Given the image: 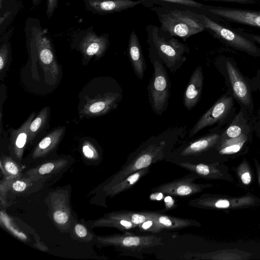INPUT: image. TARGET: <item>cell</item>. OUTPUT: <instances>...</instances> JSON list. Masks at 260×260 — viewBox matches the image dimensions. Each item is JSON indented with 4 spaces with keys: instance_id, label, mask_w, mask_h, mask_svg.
I'll return each mask as SVG.
<instances>
[{
    "instance_id": "obj_1",
    "label": "cell",
    "mask_w": 260,
    "mask_h": 260,
    "mask_svg": "<svg viewBox=\"0 0 260 260\" xmlns=\"http://www.w3.org/2000/svg\"><path fill=\"white\" fill-rule=\"evenodd\" d=\"M180 133L178 128H169L144 142L129 156L125 165L113 177L105 189L107 191L132 174L163 159L178 140Z\"/></svg>"
},
{
    "instance_id": "obj_2",
    "label": "cell",
    "mask_w": 260,
    "mask_h": 260,
    "mask_svg": "<svg viewBox=\"0 0 260 260\" xmlns=\"http://www.w3.org/2000/svg\"><path fill=\"white\" fill-rule=\"evenodd\" d=\"M182 6L161 3L149 9L156 14L162 29L185 42L191 36L206 30V27L202 14Z\"/></svg>"
},
{
    "instance_id": "obj_3",
    "label": "cell",
    "mask_w": 260,
    "mask_h": 260,
    "mask_svg": "<svg viewBox=\"0 0 260 260\" xmlns=\"http://www.w3.org/2000/svg\"><path fill=\"white\" fill-rule=\"evenodd\" d=\"M94 91L87 87L81 92L79 114L82 117L105 115L116 109L123 98L119 84L111 77L95 79Z\"/></svg>"
},
{
    "instance_id": "obj_4",
    "label": "cell",
    "mask_w": 260,
    "mask_h": 260,
    "mask_svg": "<svg viewBox=\"0 0 260 260\" xmlns=\"http://www.w3.org/2000/svg\"><path fill=\"white\" fill-rule=\"evenodd\" d=\"M146 31L148 49L157 55L171 72H176L186 60V55L189 53L188 45L158 26L148 24Z\"/></svg>"
},
{
    "instance_id": "obj_5",
    "label": "cell",
    "mask_w": 260,
    "mask_h": 260,
    "mask_svg": "<svg viewBox=\"0 0 260 260\" xmlns=\"http://www.w3.org/2000/svg\"><path fill=\"white\" fill-rule=\"evenodd\" d=\"M215 66L224 79L227 92L240 109L253 117V91L248 78L242 73L235 61L229 57H218L215 61Z\"/></svg>"
},
{
    "instance_id": "obj_6",
    "label": "cell",
    "mask_w": 260,
    "mask_h": 260,
    "mask_svg": "<svg viewBox=\"0 0 260 260\" xmlns=\"http://www.w3.org/2000/svg\"><path fill=\"white\" fill-rule=\"evenodd\" d=\"M153 66L152 76L148 86V101L153 111L161 115L167 110L171 93V82L166 67L157 55L148 49Z\"/></svg>"
},
{
    "instance_id": "obj_7",
    "label": "cell",
    "mask_w": 260,
    "mask_h": 260,
    "mask_svg": "<svg viewBox=\"0 0 260 260\" xmlns=\"http://www.w3.org/2000/svg\"><path fill=\"white\" fill-rule=\"evenodd\" d=\"M206 30L215 38L232 48L254 57H260V47L244 31L221 23L202 14Z\"/></svg>"
},
{
    "instance_id": "obj_8",
    "label": "cell",
    "mask_w": 260,
    "mask_h": 260,
    "mask_svg": "<svg viewBox=\"0 0 260 260\" xmlns=\"http://www.w3.org/2000/svg\"><path fill=\"white\" fill-rule=\"evenodd\" d=\"M236 111L235 100L226 91L201 116L189 131V138L208 126L216 125L215 127L222 128L233 119Z\"/></svg>"
},
{
    "instance_id": "obj_9",
    "label": "cell",
    "mask_w": 260,
    "mask_h": 260,
    "mask_svg": "<svg viewBox=\"0 0 260 260\" xmlns=\"http://www.w3.org/2000/svg\"><path fill=\"white\" fill-rule=\"evenodd\" d=\"M213 19L260 28V10L204 5L202 9Z\"/></svg>"
},
{
    "instance_id": "obj_10",
    "label": "cell",
    "mask_w": 260,
    "mask_h": 260,
    "mask_svg": "<svg viewBox=\"0 0 260 260\" xmlns=\"http://www.w3.org/2000/svg\"><path fill=\"white\" fill-rule=\"evenodd\" d=\"M32 41L46 82L50 85L54 84L59 76V68L49 40L41 29L37 28L32 32Z\"/></svg>"
},
{
    "instance_id": "obj_11",
    "label": "cell",
    "mask_w": 260,
    "mask_h": 260,
    "mask_svg": "<svg viewBox=\"0 0 260 260\" xmlns=\"http://www.w3.org/2000/svg\"><path fill=\"white\" fill-rule=\"evenodd\" d=\"M98 240L103 245L114 246L132 252H139L144 249L164 244L161 237L153 235H136L127 232L99 237Z\"/></svg>"
},
{
    "instance_id": "obj_12",
    "label": "cell",
    "mask_w": 260,
    "mask_h": 260,
    "mask_svg": "<svg viewBox=\"0 0 260 260\" xmlns=\"http://www.w3.org/2000/svg\"><path fill=\"white\" fill-rule=\"evenodd\" d=\"M87 10L100 15L121 12L142 4L139 0H83Z\"/></svg>"
},
{
    "instance_id": "obj_13",
    "label": "cell",
    "mask_w": 260,
    "mask_h": 260,
    "mask_svg": "<svg viewBox=\"0 0 260 260\" xmlns=\"http://www.w3.org/2000/svg\"><path fill=\"white\" fill-rule=\"evenodd\" d=\"M195 177H185L160 185L153 190L156 192L179 196H189L200 191L202 186L194 182Z\"/></svg>"
},
{
    "instance_id": "obj_14",
    "label": "cell",
    "mask_w": 260,
    "mask_h": 260,
    "mask_svg": "<svg viewBox=\"0 0 260 260\" xmlns=\"http://www.w3.org/2000/svg\"><path fill=\"white\" fill-rule=\"evenodd\" d=\"M109 42L108 34L99 36L94 32H89L82 39L79 47L84 57L99 58L106 52Z\"/></svg>"
},
{
    "instance_id": "obj_15",
    "label": "cell",
    "mask_w": 260,
    "mask_h": 260,
    "mask_svg": "<svg viewBox=\"0 0 260 260\" xmlns=\"http://www.w3.org/2000/svg\"><path fill=\"white\" fill-rule=\"evenodd\" d=\"M254 118L240 108L231 121L223 128L221 137L235 138L254 131Z\"/></svg>"
},
{
    "instance_id": "obj_16",
    "label": "cell",
    "mask_w": 260,
    "mask_h": 260,
    "mask_svg": "<svg viewBox=\"0 0 260 260\" xmlns=\"http://www.w3.org/2000/svg\"><path fill=\"white\" fill-rule=\"evenodd\" d=\"M203 85L202 68L198 66L193 71L183 94V105L187 110L190 111L200 101Z\"/></svg>"
},
{
    "instance_id": "obj_17",
    "label": "cell",
    "mask_w": 260,
    "mask_h": 260,
    "mask_svg": "<svg viewBox=\"0 0 260 260\" xmlns=\"http://www.w3.org/2000/svg\"><path fill=\"white\" fill-rule=\"evenodd\" d=\"M127 51L136 76L139 79L142 80L144 76L147 66L140 42L135 30H132L129 35Z\"/></svg>"
},
{
    "instance_id": "obj_18",
    "label": "cell",
    "mask_w": 260,
    "mask_h": 260,
    "mask_svg": "<svg viewBox=\"0 0 260 260\" xmlns=\"http://www.w3.org/2000/svg\"><path fill=\"white\" fill-rule=\"evenodd\" d=\"M223 128L215 127L209 133L191 143L181 152L183 156L198 154L211 148L217 144Z\"/></svg>"
},
{
    "instance_id": "obj_19",
    "label": "cell",
    "mask_w": 260,
    "mask_h": 260,
    "mask_svg": "<svg viewBox=\"0 0 260 260\" xmlns=\"http://www.w3.org/2000/svg\"><path fill=\"white\" fill-rule=\"evenodd\" d=\"M35 115V113H32L20 127L12 129L11 132L10 149L18 159L21 158L26 144L29 141V127Z\"/></svg>"
},
{
    "instance_id": "obj_20",
    "label": "cell",
    "mask_w": 260,
    "mask_h": 260,
    "mask_svg": "<svg viewBox=\"0 0 260 260\" xmlns=\"http://www.w3.org/2000/svg\"><path fill=\"white\" fill-rule=\"evenodd\" d=\"M254 131L244 133L235 138H223L220 137L215 146L220 154L230 155L240 152L252 140Z\"/></svg>"
},
{
    "instance_id": "obj_21",
    "label": "cell",
    "mask_w": 260,
    "mask_h": 260,
    "mask_svg": "<svg viewBox=\"0 0 260 260\" xmlns=\"http://www.w3.org/2000/svg\"><path fill=\"white\" fill-rule=\"evenodd\" d=\"M65 129L64 126L59 127L44 138L36 147L32 154L33 157H42L52 150L58 144Z\"/></svg>"
},
{
    "instance_id": "obj_22",
    "label": "cell",
    "mask_w": 260,
    "mask_h": 260,
    "mask_svg": "<svg viewBox=\"0 0 260 260\" xmlns=\"http://www.w3.org/2000/svg\"><path fill=\"white\" fill-rule=\"evenodd\" d=\"M151 219L160 230L162 229H181L195 225V221L193 220L179 218L155 212H151Z\"/></svg>"
},
{
    "instance_id": "obj_23",
    "label": "cell",
    "mask_w": 260,
    "mask_h": 260,
    "mask_svg": "<svg viewBox=\"0 0 260 260\" xmlns=\"http://www.w3.org/2000/svg\"><path fill=\"white\" fill-rule=\"evenodd\" d=\"M148 171V167H147L135 172L109 189L108 194L114 196L129 189Z\"/></svg>"
},
{
    "instance_id": "obj_24",
    "label": "cell",
    "mask_w": 260,
    "mask_h": 260,
    "mask_svg": "<svg viewBox=\"0 0 260 260\" xmlns=\"http://www.w3.org/2000/svg\"><path fill=\"white\" fill-rule=\"evenodd\" d=\"M108 215L130 221L138 226L151 219V217L150 212L119 211L109 213Z\"/></svg>"
},
{
    "instance_id": "obj_25",
    "label": "cell",
    "mask_w": 260,
    "mask_h": 260,
    "mask_svg": "<svg viewBox=\"0 0 260 260\" xmlns=\"http://www.w3.org/2000/svg\"><path fill=\"white\" fill-rule=\"evenodd\" d=\"M49 110L47 107L43 108L30 123L29 127V141H32L44 127L47 120Z\"/></svg>"
},
{
    "instance_id": "obj_26",
    "label": "cell",
    "mask_w": 260,
    "mask_h": 260,
    "mask_svg": "<svg viewBox=\"0 0 260 260\" xmlns=\"http://www.w3.org/2000/svg\"><path fill=\"white\" fill-rule=\"evenodd\" d=\"M95 224L98 226H112L122 230H129L138 226L130 221L112 217L108 215L98 220Z\"/></svg>"
},
{
    "instance_id": "obj_27",
    "label": "cell",
    "mask_w": 260,
    "mask_h": 260,
    "mask_svg": "<svg viewBox=\"0 0 260 260\" xmlns=\"http://www.w3.org/2000/svg\"><path fill=\"white\" fill-rule=\"evenodd\" d=\"M54 207L53 218L55 222L62 225L68 223L70 216L69 208L62 204L57 205L56 204Z\"/></svg>"
},
{
    "instance_id": "obj_28",
    "label": "cell",
    "mask_w": 260,
    "mask_h": 260,
    "mask_svg": "<svg viewBox=\"0 0 260 260\" xmlns=\"http://www.w3.org/2000/svg\"><path fill=\"white\" fill-rule=\"evenodd\" d=\"M66 162L64 160H59L47 162L41 165L35 171L41 175L48 174L56 169L61 167L66 163Z\"/></svg>"
},
{
    "instance_id": "obj_29",
    "label": "cell",
    "mask_w": 260,
    "mask_h": 260,
    "mask_svg": "<svg viewBox=\"0 0 260 260\" xmlns=\"http://www.w3.org/2000/svg\"><path fill=\"white\" fill-rule=\"evenodd\" d=\"M155 2L156 1L163 2L164 3L173 4L176 5H183L188 7H192L202 9L204 5L198 3L194 0H153Z\"/></svg>"
},
{
    "instance_id": "obj_30",
    "label": "cell",
    "mask_w": 260,
    "mask_h": 260,
    "mask_svg": "<svg viewBox=\"0 0 260 260\" xmlns=\"http://www.w3.org/2000/svg\"><path fill=\"white\" fill-rule=\"evenodd\" d=\"M10 55L9 49L6 43L2 45L0 50V71L1 75L7 67L9 56Z\"/></svg>"
},
{
    "instance_id": "obj_31",
    "label": "cell",
    "mask_w": 260,
    "mask_h": 260,
    "mask_svg": "<svg viewBox=\"0 0 260 260\" xmlns=\"http://www.w3.org/2000/svg\"><path fill=\"white\" fill-rule=\"evenodd\" d=\"M4 168L10 175L16 176L19 174L18 166L11 159L7 158L4 160Z\"/></svg>"
},
{
    "instance_id": "obj_32",
    "label": "cell",
    "mask_w": 260,
    "mask_h": 260,
    "mask_svg": "<svg viewBox=\"0 0 260 260\" xmlns=\"http://www.w3.org/2000/svg\"><path fill=\"white\" fill-rule=\"evenodd\" d=\"M82 152L84 156L92 159L97 156V152L93 146L88 141H85L82 146Z\"/></svg>"
},
{
    "instance_id": "obj_33",
    "label": "cell",
    "mask_w": 260,
    "mask_h": 260,
    "mask_svg": "<svg viewBox=\"0 0 260 260\" xmlns=\"http://www.w3.org/2000/svg\"><path fill=\"white\" fill-rule=\"evenodd\" d=\"M138 226L144 230L152 232H159L161 231L151 219L146 220Z\"/></svg>"
},
{
    "instance_id": "obj_34",
    "label": "cell",
    "mask_w": 260,
    "mask_h": 260,
    "mask_svg": "<svg viewBox=\"0 0 260 260\" xmlns=\"http://www.w3.org/2000/svg\"><path fill=\"white\" fill-rule=\"evenodd\" d=\"M253 92L260 91V70H258L255 76L252 79L248 78Z\"/></svg>"
},
{
    "instance_id": "obj_35",
    "label": "cell",
    "mask_w": 260,
    "mask_h": 260,
    "mask_svg": "<svg viewBox=\"0 0 260 260\" xmlns=\"http://www.w3.org/2000/svg\"><path fill=\"white\" fill-rule=\"evenodd\" d=\"M1 219L2 220H3L6 226L7 227V228H8L10 231L13 232L15 235L22 239H26V237L23 233L20 232L16 229H14L13 226L10 225V223L7 219L6 216H5V215H3L2 213H1Z\"/></svg>"
},
{
    "instance_id": "obj_36",
    "label": "cell",
    "mask_w": 260,
    "mask_h": 260,
    "mask_svg": "<svg viewBox=\"0 0 260 260\" xmlns=\"http://www.w3.org/2000/svg\"><path fill=\"white\" fill-rule=\"evenodd\" d=\"M202 1H210L216 2H222L226 3H237L242 5H256L258 3V0H202Z\"/></svg>"
},
{
    "instance_id": "obj_37",
    "label": "cell",
    "mask_w": 260,
    "mask_h": 260,
    "mask_svg": "<svg viewBox=\"0 0 260 260\" xmlns=\"http://www.w3.org/2000/svg\"><path fill=\"white\" fill-rule=\"evenodd\" d=\"M58 0H48L47 7V15L48 18L52 16L56 9Z\"/></svg>"
},
{
    "instance_id": "obj_38",
    "label": "cell",
    "mask_w": 260,
    "mask_h": 260,
    "mask_svg": "<svg viewBox=\"0 0 260 260\" xmlns=\"http://www.w3.org/2000/svg\"><path fill=\"white\" fill-rule=\"evenodd\" d=\"M75 231L76 235L80 238L85 237L87 234L86 229L81 224H77L76 225Z\"/></svg>"
},
{
    "instance_id": "obj_39",
    "label": "cell",
    "mask_w": 260,
    "mask_h": 260,
    "mask_svg": "<svg viewBox=\"0 0 260 260\" xmlns=\"http://www.w3.org/2000/svg\"><path fill=\"white\" fill-rule=\"evenodd\" d=\"M26 184L25 182L20 180L15 181L12 184V188L18 192L24 191L26 188Z\"/></svg>"
},
{
    "instance_id": "obj_40",
    "label": "cell",
    "mask_w": 260,
    "mask_h": 260,
    "mask_svg": "<svg viewBox=\"0 0 260 260\" xmlns=\"http://www.w3.org/2000/svg\"><path fill=\"white\" fill-rule=\"evenodd\" d=\"M215 206L218 208H226L230 206V203L227 200H219L215 203Z\"/></svg>"
},
{
    "instance_id": "obj_41",
    "label": "cell",
    "mask_w": 260,
    "mask_h": 260,
    "mask_svg": "<svg viewBox=\"0 0 260 260\" xmlns=\"http://www.w3.org/2000/svg\"><path fill=\"white\" fill-rule=\"evenodd\" d=\"M241 180L242 182L246 185L248 184L251 180V177L249 172H245L241 176Z\"/></svg>"
},
{
    "instance_id": "obj_42",
    "label": "cell",
    "mask_w": 260,
    "mask_h": 260,
    "mask_svg": "<svg viewBox=\"0 0 260 260\" xmlns=\"http://www.w3.org/2000/svg\"><path fill=\"white\" fill-rule=\"evenodd\" d=\"M141 2L142 5L148 9L154 7V4H156V2L153 0H139Z\"/></svg>"
},
{
    "instance_id": "obj_43",
    "label": "cell",
    "mask_w": 260,
    "mask_h": 260,
    "mask_svg": "<svg viewBox=\"0 0 260 260\" xmlns=\"http://www.w3.org/2000/svg\"><path fill=\"white\" fill-rule=\"evenodd\" d=\"M244 34L252 39L257 44L260 45V35L244 31Z\"/></svg>"
},
{
    "instance_id": "obj_44",
    "label": "cell",
    "mask_w": 260,
    "mask_h": 260,
    "mask_svg": "<svg viewBox=\"0 0 260 260\" xmlns=\"http://www.w3.org/2000/svg\"><path fill=\"white\" fill-rule=\"evenodd\" d=\"M254 123L260 126V105L256 117H254Z\"/></svg>"
},
{
    "instance_id": "obj_45",
    "label": "cell",
    "mask_w": 260,
    "mask_h": 260,
    "mask_svg": "<svg viewBox=\"0 0 260 260\" xmlns=\"http://www.w3.org/2000/svg\"><path fill=\"white\" fill-rule=\"evenodd\" d=\"M10 14V12H7L0 19V24H2V23L8 18Z\"/></svg>"
},
{
    "instance_id": "obj_46",
    "label": "cell",
    "mask_w": 260,
    "mask_h": 260,
    "mask_svg": "<svg viewBox=\"0 0 260 260\" xmlns=\"http://www.w3.org/2000/svg\"><path fill=\"white\" fill-rule=\"evenodd\" d=\"M34 4H37L39 0H32Z\"/></svg>"
},
{
    "instance_id": "obj_47",
    "label": "cell",
    "mask_w": 260,
    "mask_h": 260,
    "mask_svg": "<svg viewBox=\"0 0 260 260\" xmlns=\"http://www.w3.org/2000/svg\"><path fill=\"white\" fill-rule=\"evenodd\" d=\"M3 1V0H0V7L1 8L2 7Z\"/></svg>"
}]
</instances>
